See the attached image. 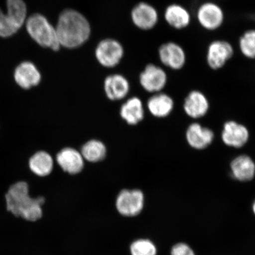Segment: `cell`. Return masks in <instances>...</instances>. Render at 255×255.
<instances>
[{
	"instance_id": "1",
	"label": "cell",
	"mask_w": 255,
	"mask_h": 255,
	"mask_svg": "<svg viewBox=\"0 0 255 255\" xmlns=\"http://www.w3.org/2000/svg\"><path fill=\"white\" fill-rule=\"evenodd\" d=\"M5 202L8 211L12 215L33 222L42 218L46 199L43 196L31 197L28 184L19 181L9 187Z\"/></svg>"
},
{
	"instance_id": "2",
	"label": "cell",
	"mask_w": 255,
	"mask_h": 255,
	"mask_svg": "<svg viewBox=\"0 0 255 255\" xmlns=\"http://www.w3.org/2000/svg\"><path fill=\"white\" fill-rule=\"evenodd\" d=\"M60 46L75 49L81 46L91 35L87 19L79 12L67 9L59 15L56 27Z\"/></svg>"
},
{
	"instance_id": "3",
	"label": "cell",
	"mask_w": 255,
	"mask_h": 255,
	"mask_svg": "<svg viewBox=\"0 0 255 255\" xmlns=\"http://www.w3.org/2000/svg\"><path fill=\"white\" fill-rule=\"evenodd\" d=\"M30 37L40 46L57 51L60 47L56 28L43 15H31L25 21Z\"/></svg>"
},
{
	"instance_id": "4",
	"label": "cell",
	"mask_w": 255,
	"mask_h": 255,
	"mask_svg": "<svg viewBox=\"0 0 255 255\" xmlns=\"http://www.w3.org/2000/svg\"><path fill=\"white\" fill-rule=\"evenodd\" d=\"M145 205L144 194L142 190L137 189L121 190L115 201L117 212L126 218H135L141 215Z\"/></svg>"
},
{
	"instance_id": "5",
	"label": "cell",
	"mask_w": 255,
	"mask_h": 255,
	"mask_svg": "<svg viewBox=\"0 0 255 255\" xmlns=\"http://www.w3.org/2000/svg\"><path fill=\"white\" fill-rule=\"evenodd\" d=\"M197 23L203 29L209 32L218 31L225 21L224 9L213 1H204L196 10Z\"/></svg>"
},
{
	"instance_id": "6",
	"label": "cell",
	"mask_w": 255,
	"mask_h": 255,
	"mask_svg": "<svg viewBox=\"0 0 255 255\" xmlns=\"http://www.w3.org/2000/svg\"><path fill=\"white\" fill-rule=\"evenodd\" d=\"M235 49L230 41L215 39L207 47L206 59L207 65L213 70L221 69L234 57Z\"/></svg>"
},
{
	"instance_id": "7",
	"label": "cell",
	"mask_w": 255,
	"mask_h": 255,
	"mask_svg": "<svg viewBox=\"0 0 255 255\" xmlns=\"http://www.w3.org/2000/svg\"><path fill=\"white\" fill-rule=\"evenodd\" d=\"M158 56L162 65L174 71L184 68L187 62V54L180 43L170 41L162 44L158 49Z\"/></svg>"
},
{
	"instance_id": "8",
	"label": "cell",
	"mask_w": 255,
	"mask_h": 255,
	"mask_svg": "<svg viewBox=\"0 0 255 255\" xmlns=\"http://www.w3.org/2000/svg\"><path fill=\"white\" fill-rule=\"evenodd\" d=\"M99 63L106 68H114L119 65L124 56L123 47L119 41L112 39L101 41L95 50Z\"/></svg>"
},
{
	"instance_id": "9",
	"label": "cell",
	"mask_w": 255,
	"mask_h": 255,
	"mask_svg": "<svg viewBox=\"0 0 255 255\" xmlns=\"http://www.w3.org/2000/svg\"><path fill=\"white\" fill-rule=\"evenodd\" d=\"M167 75L164 70L154 64H149L139 76L140 84L146 91L158 93L167 84Z\"/></svg>"
},
{
	"instance_id": "10",
	"label": "cell",
	"mask_w": 255,
	"mask_h": 255,
	"mask_svg": "<svg viewBox=\"0 0 255 255\" xmlns=\"http://www.w3.org/2000/svg\"><path fill=\"white\" fill-rule=\"evenodd\" d=\"M164 18L169 26L178 31L186 29L192 21L189 9L177 2L171 3L165 8Z\"/></svg>"
},
{
	"instance_id": "11",
	"label": "cell",
	"mask_w": 255,
	"mask_h": 255,
	"mask_svg": "<svg viewBox=\"0 0 255 255\" xmlns=\"http://www.w3.org/2000/svg\"><path fill=\"white\" fill-rule=\"evenodd\" d=\"M133 23L143 30H149L157 25L158 12L154 7L146 2H140L133 8L131 12Z\"/></svg>"
},
{
	"instance_id": "12",
	"label": "cell",
	"mask_w": 255,
	"mask_h": 255,
	"mask_svg": "<svg viewBox=\"0 0 255 255\" xmlns=\"http://www.w3.org/2000/svg\"><path fill=\"white\" fill-rule=\"evenodd\" d=\"M56 161L62 170L70 175L81 173L85 166V159L81 151L66 147L56 155Z\"/></svg>"
},
{
	"instance_id": "13",
	"label": "cell",
	"mask_w": 255,
	"mask_h": 255,
	"mask_svg": "<svg viewBox=\"0 0 255 255\" xmlns=\"http://www.w3.org/2000/svg\"><path fill=\"white\" fill-rule=\"evenodd\" d=\"M249 131L246 127L234 121L226 123L222 131L223 142L229 146L241 148L247 142Z\"/></svg>"
},
{
	"instance_id": "14",
	"label": "cell",
	"mask_w": 255,
	"mask_h": 255,
	"mask_svg": "<svg viewBox=\"0 0 255 255\" xmlns=\"http://www.w3.org/2000/svg\"><path fill=\"white\" fill-rule=\"evenodd\" d=\"M14 79L20 87L28 89L39 84L41 74L33 63L24 62L15 69Z\"/></svg>"
},
{
	"instance_id": "15",
	"label": "cell",
	"mask_w": 255,
	"mask_h": 255,
	"mask_svg": "<svg viewBox=\"0 0 255 255\" xmlns=\"http://www.w3.org/2000/svg\"><path fill=\"white\" fill-rule=\"evenodd\" d=\"M104 90L111 101L123 100L128 94L129 84L124 76L114 74L108 76L104 82Z\"/></svg>"
},
{
	"instance_id": "16",
	"label": "cell",
	"mask_w": 255,
	"mask_h": 255,
	"mask_svg": "<svg viewBox=\"0 0 255 255\" xmlns=\"http://www.w3.org/2000/svg\"><path fill=\"white\" fill-rule=\"evenodd\" d=\"M186 138L191 147L203 149L212 142L214 138V133L211 129L203 127L199 124L194 123L188 128Z\"/></svg>"
},
{
	"instance_id": "17",
	"label": "cell",
	"mask_w": 255,
	"mask_h": 255,
	"mask_svg": "<svg viewBox=\"0 0 255 255\" xmlns=\"http://www.w3.org/2000/svg\"><path fill=\"white\" fill-rule=\"evenodd\" d=\"M209 107L205 96L199 91L191 92L185 100L184 105L185 112L193 119H200L205 116Z\"/></svg>"
},
{
	"instance_id": "18",
	"label": "cell",
	"mask_w": 255,
	"mask_h": 255,
	"mask_svg": "<svg viewBox=\"0 0 255 255\" xmlns=\"http://www.w3.org/2000/svg\"><path fill=\"white\" fill-rule=\"evenodd\" d=\"M122 119L130 126L138 124L144 117V108L141 100L137 97L128 99L121 107Z\"/></svg>"
},
{
	"instance_id": "19",
	"label": "cell",
	"mask_w": 255,
	"mask_h": 255,
	"mask_svg": "<svg viewBox=\"0 0 255 255\" xmlns=\"http://www.w3.org/2000/svg\"><path fill=\"white\" fill-rule=\"evenodd\" d=\"M231 167L233 176L239 181H251L255 176V164L248 155H239L235 158Z\"/></svg>"
},
{
	"instance_id": "20",
	"label": "cell",
	"mask_w": 255,
	"mask_h": 255,
	"mask_svg": "<svg viewBox=\"0 0 255 255\" xmlns=\"http://www.w3.org/2000/svg\"><path fill=\"white\" fill-rule=\"evenodd\" d=\"M148 109L153 116L157 118L166 117L173 110V100L166 94H157L149 99Z\"/></svg>"
},
{
	"instance_id": "21",
	"label": "cell",
	"mask_w": 255,
	"mask_h": 255,
	"mask_svg": "<svg viewBox=\"0 0 255 255\" xmlns=\"http://www.w3.org/2000/svg\"><path fill=\"white\" fill-rule=\"evenodd\" d=\"M29 167L31 171L38 176L46 177L53 171V159L49 153L39 151L30 159Z\"/></svg>"
},
{
	"instance_id": "22",
	"label": "cell",
	"mask_w": 255,
	"mask_h": 255,
	"mask_svg": "<svg viewBox=\"0 0 255 255\" xmlns=\"http://www.w3.org/2000/svg\"><path fill=\"white\" fill-rule=\"evenodd\" d=\"M81 152L85 160L95 163L103 160L106 157L107 149L100 140L91 139L83 145Z\"/></svg>"
},
{
	"instance_id": "23",
	"label": "cell",
	"mask_w": 255,
	"mask_h": 255,
	"mask_svg": "<svg viewBox=\"0 0 255 255\" xmlns=\"http://www.w3.org/2000/svg\"><path fill=\"white\" fill-rule=\"evenodd\" d=\"M238 45L242 56L255 60V28L244 31L239 37Z\"/></svg>"
},
{
	"instance_id": "24",
	"label": "cell",
	"mask_w": 255,
	"mask_h": 255,
	"mask_svg": "<svg viewBox=\"0 0 255 255\" xmlns=\"http://www.w3.org/2000/svg\"><path fill=\"white\" fill-rule=\"evenodd\" d=\"M7 14L20 28L26 21L27 7L23 0H6Z\"/></svg>"
},
{
	"instance_id": "25",
	"label": "cell",
	"mask_w": 255,
	"mask_h": 255,
	"mask_svg": "<svg viewBox=\"0 0 255 255\" xmlns=\"http://www.w3.org/2000/svg\"><path fill=\"white\" fill-rule=\"evenodd\" d=\"M130 255H157V249L150 239L138 238L132 241L129 247Z\"/></svg>"
},
{
	"instance_id": "26",
	"label": "cell",
	"mask_w": 255,
	"mask_h": 255,
	"mask_svg": "<svg viewBox=\"0 0 255 255\" xmlns=\"http://www.w3.org/2000/svg\"><path fill=\"white\" fill-rule=\"evenodd\" d=\"M19 29L9 16L0 9V37H10Z\"/></svg>"
},
{
	"instance_id": "27",
	"label": "cell",
	"mask_w": 255,
	"mask_h": 255,
	"mask_svg": "<svg viewBox=\"0 0 255 255\" xmlns=\"http://www.w3.org/2000/svg\"><path fill=\"white\" fill-rule=\"evenodd\" d=\"M171 255H195L192 249L186 244L180 243L172 248Z\"/></svg>"
},
{
	"instance_id": "28",
	"label": "cell",
	"mask_w": 255,
	"mask_h": 255,
	"mask_svg": "<svg viewBox=\"0 0 255 255\" xmlns=\"http://www.w3.org/2000/svg\"><path fill=\"white\" fill-rule=\"evenodd\" d=\"M253 211L255 215V201L253 205Z\"/></svg>"
}]
</instances>
